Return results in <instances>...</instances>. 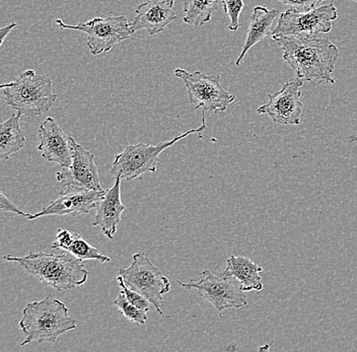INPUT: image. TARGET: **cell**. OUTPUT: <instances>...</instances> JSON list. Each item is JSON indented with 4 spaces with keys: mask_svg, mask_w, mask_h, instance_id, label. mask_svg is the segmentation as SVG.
<instances>
[{
    "mask_svg": "<svg viewBox=\"0 0 357 352\" xmlns=\"http://www.w3.org/2000/svg\"><path fill=\"white\" fill-rule=\"evenodd\" d=\"M271 39L283 51V59L298 79L316 86L335 84L333 72L340 53L331 41L305 36H281Z\"/></svg>",
    "mask_w": 357,
    "mask_h": 352,
    "instance_id": "6da1fadb",
    "label": "cell"
},
{
    "mask_svg": "<svg viewBox=\"0 0 357 352\" xmlns=\"http://www.w3.org/2000/svg\"><path fill=\"white\" fill-rule=\"evenodd\" d=\"M6 261L21 265L26 273L32 274L45 286H51L59 291H69L82 286L89 278V271L84 261L68 252L64 254L30 252L22 257L3 256Z\"/></svg>",
    "mask_w": 357,
    "mask_h": 352,
    "instance_id": "7a4b0ae2",
    "label": "cell"
},
{
    "mask_svg": "<svg viewBox=\"0 0 357 352\" xmlns=\"http://www.w3.org/2000/svg\"><path fill=\"white\" fill-rule=\"evenodd\" d=\"M20 328L24 334L21 346L57 341L59 336L77 328V321L68 313V307L57 298H45L28 303L22 311Z\"/></svg>",
    "mask_w": 357,
    "mask_h": 352,
    "instance_id": "3957f363",
    "label": "cell"
},
{
    "mask_svg": "<svg viewBox=\"0 0 357 352\" xmlns=\"http://www.w3.org/2000/svg\"><path fill=\"white\" fill-rule=\"evenodd\" d=\"M4 100L11 109L24 117L38 118L54 106L57 95L53 93L52 80L37 75L33 69L17 75L15 80L0 86Z\"/></svg>",
    "mask_w": 357,
    "mask_h": 352,
    "instance_id": "277c9868",
    "label": "cell"
},
{
    "mask_svg": "<svg viewBox=\"0 0 357 352\" xmlns=\"http://www.w3.org/2000/svg\"><path fill=\"white\" fill-rule=\"evenodd\" d=\"M206 129L205 111H203L202 125L199 128L191 129L169 141H162L156 146L144 144V142L129 144L121 153L116 155L112 164L110 174L114 179L120 177L122 180L133 181L138 178H142L146 173H155L158 157L162 151L171 148L183 138L188 137L194 133H202Z\"/></svg>",
    "mask_w": 357,
    "mask_h": 352,
    "instance_id": "5b68a950",
    "label": "cell"
},
{
    "mask_svg": "<svg viewBox=\"0 0 357 352\" xmlns=\"http://www.w3.org/2000/svg\"><path fill=\"white\" fill-rule=\"evenodd\" d=\"M119 275L129 289L144 296L162 317L164 296L171 291V282L146 257L144 252L134 254L132 263L127 268H120Z\"/></svg>",
    "mask_w": 357,
    "mask_h": 352,
    "instance_id": "8992f818",
    "label": "cell"
},
{
    "mask_svg": "<svg viewBox=\"0 0 357 352\" xmlns=\"http://www.w3.org/2000/svg\"><path fill=\"white\" fill-rule=\"evenodd\" d=\"M175 75L184 82L188 91L189 101L195 110L205 112L222 113L236 101V95L225 90L220 82V75H203L200 71L175 69Z\"/></svg>",
    "mask_w": 357,
    "mask_h": 352,
    "instance_id": "52a82bcc",
    "label": "cell"
},
{
    "mask_svg": "<svg viewBox=\"0 0 357 352\" xmlns=\"http://www.w3.org/2000/svg\"><path fill=\"white\" fill-rule=\"evenodd\" d=\"M56 24L62 30L79 31L88 35L86 44L93 56L109 52L118 44L130 39L133 34L130 24L124 15L105 19L95 17L77 26L63 23L61 19H57Z\"/></svg>",
    "mask_w": 357,
    "mask_h": 352,
    "instance_id": "ba28073f",
    "label": "cell"
},
{
    "mask_svg": "<svg viewBox=\"0 0 357 352\" xmlns=\"http://www.w3.org/2000/svg\"><path fill=\"white\" fill-rule=\"evenodd\" d=\"M338 19L334 4H325L309 12L290 10L279 17L278 26L272 31L271 37L281 36H305L317 37L331 32L332 23Z\"/></svg>",
    "mask_w": 357,
    "mask_h": 352,
    "instance_id": "9c48e42d",
    "label": "cell"
},
{
    "mask_svg": "<svg viewBox=\"0 0 357 352\" xmlns=\"http://www.w3.org/2000/svg\"><path fill=\"white\" fill-rule=\"evenodd\" d=\"M201 273L203 278L200 282L191 280L188 284H184L178 280L177 282L185 289H196L198 296L211 302L220 313L227 309H241L247 306L245 291L236 277L216 276L208 269Z\"/></svg>",
    "mask_w": 357,
    "mask_h": 352,
    "instance_id": "30bf717a",
    "label": "cell"
},
{
    "mask_svg": "<svg viewBox=\"0 0 357 352\" xmlns=\"http://www.w3.org/2000/svg\"><path fill=\"white\" fill-rule=\"evenodd\" d=\"M73 146V164L56 173L58 182L63 187L62 191L104 190L100 185L95 155L78 144L75 139Z\"/></svg>",
    "mask_w": 357,
    "mask_h": 352,
    "instance_id": "8fae6325",
    "label": "cell"
},
{
    "mask_svg": "<svg viewBox=\"0 0 357 352\" xmlns=\"http://www.w3.org/2000/svg\"><path fill=\"white\" fill-rule=\"evenodd\" d=\"M305 82L296 79L283 84L278 93H269V101L257 109L259 114L269 116L281 125H300L303 105L301 88Z\"/></svg>",
    "mask_w": 357,
    "mask_h": 352,
    "instance_id": "7c38bea8",
    "label": "cell"
},
{
    "mask_svg": "<svg viewBox=\"0 0 357 352\" xmlns=\"http://www.w3.org/2000/svg\"><path fill=\"white\" fill-rule=\"evenodd\" d=\"M38 135L40 139L38 151H41L45 160L61 168L71 166L75 138L64 132L52 117L46 118L40 126Z\"/></svg>",
    "mask_w": 357,
    "mask_h": 352,
    "instance_id": "4fadbf2b",
    "label": "cell"
},
{
    "mask_svg": "<svg viewBox=\"0 0 357 352\" xmlns=\"http://www.w3.org/2000/svg\"><path fill=\"white\" fill-rule=\"evenodd\" d=\"M106 190L61 191L59 197L37 213H31L28 220H33L43 216L86 215L97 208Z\"/></svg>",
    "mask_w": 357,
    "mask_h": 352,
    "instance_id": "5bb4252c",
    "label": "cell"
},
{
    "mask_svg": "<svg viewBox=\"0 0 357 352\" xmlns=\"http://www.w3.org/2000/svg\"><path fill=\"white\" fill-rule=\"evenodd\" d=\"M176 0H149L136 8L134 21L130 24L133 33L146 30L149 36L160 34L167 24L177 19L174 12Z\"/></svg>",
    "mask_w": 357,
    "mask_h": 352,
    "instance_id": "9a60e30c",
    "label": "cell"
},
{
    "mask_svg": "<svg viewBox=\"0 0 357 352\" xmlns=\"http://www.w3.org/2000/svg\"><path fill=\"white\" fill-rule=\"evenodd\" d=\"M121 178H115L113 186L106 190V194L98 205L97 213L93 222V226L99 227L102 234L110 240L114 239V236L117 233L123 211L126 209L121 200Z\"/></svg>",
    "mask_w": 357,
    "mask_h": 352,
    "instance_id": "2e32d148",
    "label": "cell"
},
{
    "mask_svg": "<svg viewBox=\"0 0 357 352\" xmlns=\"http://www.w3.org/2000/svg\"><path fill=\"white\" fill-rule=\"evenodd\" d=\"M278 10H268L265 6H256L250 19L249 29H248L247 39L243 47L240 56L236 60V66H240L248 51L263 41L266 37H271L272 24L278 19Z\"/></svg>",
    "mask_w": 357,
    "mask_h": 352,
    "instance_id": "e0dca14e",
    "label": "cell"
},
{
    "mask_svg": "<svg viewBox=\"0 0 357 352\" xmlns=\"http://www.w3.org/2000/svg\"><path fill=\"white\" fill-rule=\"evenodd\" d=\"M263 268L252 261L251 259L243 256L231 255L227 259V268L220 275L236 277L242 284L244 291H263L262 278L259 273H262Z\"/></svg>",
    "mask_w": 357,
    "mask_h": 352,
    "instance_id": "ac0fdd59",
    "label": "cell"
},
{
    "mask_svg": "<svg viewBox=\"0 0 357 352\" xmlns=\"http://www.w3.org/2000/svg\"><path fill=\"white\" fill-rule=\"evenodd\" d=\"M22 116L11 114L10 119L0 127V159L8 160L13 153H17L26 144V137L20 125Z\"/></svg>",
    "mask_w": 357,
    "mask_h": 352,
    "instance_id": "d6986e66",
    "label": "cell"
},
{
    "mask_svg": "<svg viewBox=\"0 0 357 352\" xmlns=\"http://www.w3.org/2000/svg\"><path fill=\"white\" fill-rule=\"evenodd\" d=\"M222 0H184V23L200 28L208 23Z\"/></svg>",
    "mask_w": 357,
    "mask_h": 352,
    "instance_id": "ffe728a7",
    "label": "cell"
},
{
    "mask_svg": "<svg viewBox=\"0 0 357 352\" xmlns=\"http://www.w3.org/2000/svg\"><path fill=\"white\" fill-rule=\"evenodd\" d=\"M64 251L68 252L71 255L75 256V258L82 260V261H86V260H96V261L100 263L112 261L110 257L100 253L98 249L89 245L82 236L77 233H73V240Z\"/></svg>",
    "mask_w": 357,
    "mask_h": 352,
    "instance_id": "44dd1931",
    "label": "cell"
},
{
    "mask_svg": "<svg viewBox=\"0 0 357 352\" xmlns=\"http://www.w3.org/2000/svg\"><path fill=\"white\" fill-rule=\"evenodd\" d=\"M114 306L118 307L120 312L131 322L136 323V324L144 325L146 321L149 320L147 317V312L144 309H138L133 306L125 296L124 291H120L117 298L114 300Z\"/></svg>",
    "mask_w": 357,
    "mask_h": 352,
    "instance_id": "7402d4cb",
    "label": "cell"
},
{
    "mask_svg": "<svg viewBox=\"0 0 357 352\" xmlns=\"http://www.w3.org/2000/svg\"><path fill=\"white\" fill-rule=\"evenodd\" d=\"M223 10L229 19V29L236 32L241 26L240 15L245 8L244 0H222Z\"/></svg>",
    "mask_w": 357,
    "mask_h": 352,
    "instance_id": "603a6c76",
    "label": "cell"
},
{
    "mask_svg": "<svg viewBox=\"0 0 357 352\" xmlns=\"http://www.w3.org/2000/svg\"><path fill=\"white\" fill-rule=\"evenodd\" d=\"M117 280L118 284H119L120 289H121V291H124L127 300H128L133 306L138 307V309H144L145 312H149L151 304L147 298H145L144 296L140 295L137 291L129 289V287L125 284L124 280H123L121 276H118Z\"/></svg>",
    "mask_w": 357,
    "mask_h": 352,
    "instance_id": "cb8c5ba5",
    "label": "cell"
},
{
    "mask_svg": "<svg viewBox=\"0 0 357 352\" xmlns=\"http://www.w3.org/2000/svg\"><path fill=\"white\" fill-rule=\"evenodd\" d=\"M281 3L289 6L292 10L298 12H309L316 8L317 4L325 0H278Z\"/></svg>",
    "mask_w": 357,
    "mask_h": 352,
    "instance_id": "d4e9b609",
    "label": "cell"
},
{
    "mask_svg": "<svg viewBox=\"0 0 357 352\" xmlns=\"http://www.w3.org/2000/svg\"><path fill=\"white\" fill-rule=\"evenodd\" d=\"M73 233L69 231L68 229H58L56 239L51 245V248L66 250V247L70 244L71 240H73Z\"/></svg>",
    "mask_w": 357,
    "mask_h": 352,
    "instance_id": "484cf974",
    "label": "cell"
},
{
    "mask_svg": "<svg viewBox=\"0 0 357 352\" xmlns=\"http://www.w3.org/2000/svg\"><path fill=\"white\" fill-rule=\"evenodd\" d=\"M0 211L1 213H11L15 215L24 216L28 218L31 213H26L21 211L10 199H8L3 193H0Z\"/></svg>",
    "mask_w": 357,
    "mask_h": 352,
    "instance_id": "4316f807",
    "label": "cell"
},
{
    "mask_svg": "<svg viewBox=\"0 0 357 352\" xmlns=\"http://www.w3.org/2000/svg\"><path fill=\"white\" fill-rule=\"evenodd\" d=\"M17 24L15 23H13L8 24V26H4L0 30V46L3 45L4 40L8 37V34L13 30V29L17 28Z\"/></svg>",
    "mask_w": 357,
    "mask_h": 352,
    "instance_id": "83f0119b",
    "label": "cell"
},
{
    "mask_svg": "<svg viewBox=\"0 0 357 352\" xmlns=\"http://www.w3.org/2000/svg\"><path fill=\"white\" fill-rule=\"evenodd\" d=\"M352 1L356 2L357 3V0H352Z\"/></svg>",
    "mask_w": 357,
    "mask_h": 352,
    "instance_id": "f1b7e54d",
    "label": "cell"
}]
</instances>
